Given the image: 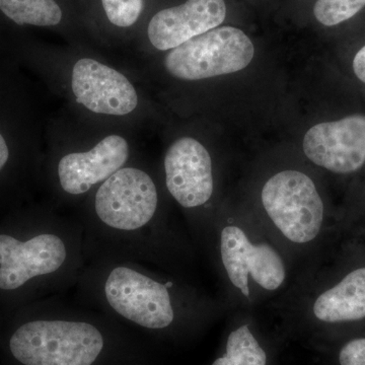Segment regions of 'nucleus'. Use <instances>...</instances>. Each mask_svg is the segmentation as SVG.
I'll return each mask as SVG.
<instances>
[{
    "label": "nucleus",
    "mask_w": 365,
    "mask_h": 365,
    "mask_svg": "<svg viewBox=\"0 0 365 365\" xmlns=\"http://www.w3.org/2000/svg\"><path fill=\"white\" fill-rule=\"evenodd\" d=\"M9 350L21 365H153L143 338L81 299L57 297L14 331Z\"/></svg>",
    "instance_id": "obj_1"
},
{
    "label": "nucleus",
    "mask_w": 365,
    "mask_h": 365,
    "mask_svg": "<svg viewBox=\"0 0 365 365\" xmlns=\"http://www.w3.org/2000/svg\"><path fill=\"white\" fill-rule=\"evenodd\" d=\"M158 203L157 186L145 170H117L98 186L93 215L81 225L88 258L150 260Z\"/></svg>",
    "instance_id": "obj_2"
},
{
    "label": "nucleus",
    "mask_w": 365,
    "mask_h": 365,
    "mask_svg": "<svg viewBox=\"0 0 365 365\" xmlns=\"http://www.w3.org/2000/svg\"><path fill=\"white\" fill-rule=\"evenodd\" d=\"M86 261L81 225L56 220L26 240L0 234V290L16 292L44 279L58 294L78 284Z\"/></svg>",
    "instance_id": "obj_3"
},
{
    "label": "nucleus",
    "mask_w": 365,
    "mask_h": 365,
    "mask_svg": "<svg viewBox=\"0 0 365 365\" xmlns=\"http://www.w3.org/2000/svg\"><path fill=\"white\" fill-rule=\"evenodd\" d=\"M251 39L240 29L217 26L170 50L165 67L182 81H200L235 73L254 58Z\"/></svg>",
    "instance_id": "obj_4"
},
{
    "label": "nucleus",
    "mask_w": 365,
    "mask_h": 365,
    "mask_svg": "<svg viewBox=\"0 0 365 365\" xmlns=\"http://www.w3.org/2000/svg\"><path fill=\"white\" fill-rule=\"evenodd\" d=\"M261 200L280 234L294 244L313 242L324 222V203L313 180L304 173L285 170L264 185Z\"/></svg>",
    "instance_id": "obj_5"
},
{
    "label": "nucleus",
    "mask_w": 365,
    "mask_h": 365,
    "mask_svg": "<svg viewBox=\"0 0 365 365\" xmlns=\"http://www.w3.org/2000/svg\"><path fill=\"white\" fill-rule=\"evenodd\" d=\"M220 258L234 287L250 299V279L267 292L279 289L287 278L284 262L266 242L255 244L237 225L222 228L220 237Z\"/></svg>",
    "instance_id": "obj_6"
},
{
    "label": "nucleus",
    "mask_w": 365,
    "mask_h": 365,
    "mask_svg": "<svg viewBox=\"0 0 365 365\" xmlns=\"http://www.w3.org/2000/svg\"><path fill=\"white\" fill-rule=\"evenodd\" d=\"M302 148L311 162L330 172H357L365 163L364 115L314 125L304 135Z\"/></svg>",
    "instance_id": "obj_7"
},
{
    "label": "nucleus",
    "mask_w": 365,
    "mask_h": 365,
    "mask_svg": "<svg viewBox=\"0 0 365 365\" xmlns=\"http://www.w3.org/2000/svg\"><path fill=\"white\" fill-rule=\"evenodd\" d=\"M163 167L168 191L182 208H199L210 200L212 160L202 143L192 137L178 139L165 153Z\"/></svg>",
    "instance_id": "obj_8"
},
{
    "label": "nucleus",
    "mask_w": 365,
    "mask_h": 365,
    "mask_svg": "<svg viewBox=\"0 0 365 365\" xmlns=\"http://www.w3.org/2000/svg\"><path fill=\"white\" fill-rule=\"evenodd\" d=\"M71 88L79 104L97 114L123 116L138 105L129 79L97 60L83 58L74 64Z\"/></svg>",
    "instance_id": "obj_9"
},
{
    "label": "nucleus",
    "mask_w": 365,
    "mask_h": 365,
    "mask_svg": "<svg viewBox=\"0 0 365 365\" xmlns=\"http://www.w3.org/2000/svg\"><path fill=\"white\" fill-rule=\"evenodd\" d=\"M225 16V0H185L151 14L146 36L155 49L167 51L217 28Z\"/></svg>",
    "instance_id": "obj_10"
},
{
    "label": "nucleus",
    "mask_w": 365,
    "mask_h": 365,
    "mask_svg": "<svg viewBox=\"0 0 365 365\" xmlns=\"http://www.w3.org/2000/svg\"><path fill=\"white\" fill-rule=\"evenodd\" d=\"M129 144L119 135L105 137L91 150L60 158L57 178L60 188L71 196L85 195L126 165Z\"/></svg>",
    "instance_id": "obj_11"
},
{
    "label": "nucleus",
    "mask_w": 365,
    "mask_h": 365,
    "mask_svg": "<svg viewBox=\"0 0 365 365\" xmlns=\"http://www.w3.org/2000/svg\"><path fill=\"white\" fill-rule=\"evenodd\" d=\"M314 318L339 324L365 318V267L352 271L335 287L319 295L313 304Z\"/></svg>",
    "instance_id": "obj_12"
},
{
    "label": "nucleus",
    "mask_w": 365,
    "mask_h": 365,
    "mask_svg": "<svg viewBox=\"0 0 365 365\" xmlns=\"http://www.w3.org/2000/svg\"><path fill=\"white\" fill-rule=\"evenodd\" d=\"M0 13L19 26L66 25V0H0Z\"/></svg>",
    "instance_id": "obj_13"
},
{
    "label": "nucleus",
    "mask_w": 365,
    "mask_h": 365,
    "mask_svg": "<svg viewBox=\"0 0 365 365\" xmlns=\"http://www.w3.org/2000/svg\"><path fill=\"white\" fill-rule=\"evenodd\" d=\"M211 365H268V355L250 327L242 325L230 333L225 352Z\"/></svg>",
    "instance_id": "obj_14"
},
{
    "label": "nucleus",
    "mask_w": 365,
    "mask_h": 365,
    "mask_svg": "<svg viewBox=\"0 0 365 365\" xmlns=\"http://www.w3.org/2000/svg\"><path fill=\"white\" fill-rule=\"evenodd\" d=\"M93 11L106 25L120 31L130 30L143 19L148 0H91Z\"/></svg>",
    "instance_id": "obj_15"
},
{
    "label": "nucleus",
    "mask_w": 365,
    "mask_h": 365,
    "mask_svg": "<svg viewBox=\"0 0 365 365\" xmlns=\"http://www.w3.org/2000/svg\"><path fill=\"white\" fill-rule=\"evenodd\" d=\"M365 6V0H317L314 14L322 25L333 26L350 20Z\"/></svg>",
    "instance_id": "obj_16"
},
{
    "label": "nucleus",
    "mask_w": 365,
    "mask_h": 365,
    "mask_svg": "<svg viewBox=\"0 0 365 365\" xmlns=\"http://www.w3.org/2000/svg\"><path fill=\"white\" fill-rule=\"evenodd\" d=\"M339 365H365V338L350 340L341 348Z\"/></svg>",
    "instance_id": "obj_17"
},
{
    "label": "nucleus",
    "mask_w": 365,
    "mask_h": 365,
    "mask_svg": "<svg viewBox=\"0 0 365 365\" xmlns=\"http://www.w3.org/2000/svg\"><path fill=\"white\" fill-rule=\"evenodd\" d=\"M353 71L359 81L365 83V46L355 55L353 60Z\"/></svg>",
    "instance_id": "obj_18"
},
{
    "label": "nucleus",
    "mask_w": 365,
    "mask_h": 365,
    "mask_svg": "<svg viewBox=\"0 0 365 365\" xmlns=\"http://www.w3.org/2000/svg\"><path fill=\"white\" fill-rule=\"evenodd\" d=\"M9 158V145L4 137L0 133V170L6 167Z\"/></svg>",
    "instance_id": "obj_19"
}]
</instances>
